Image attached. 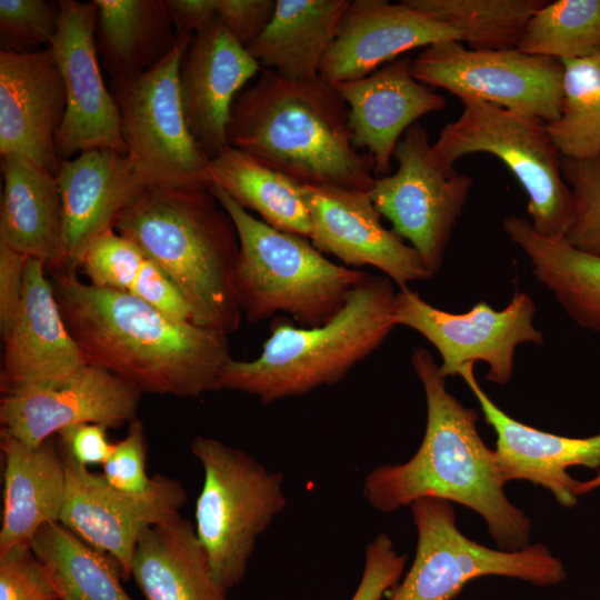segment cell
<instances>
[{
    "instance_id": "1",
    "label": "cell",
    "mask_w": 600,
    "mask_h": 600,
    "mask_svg": "<svg viewBox=\"0 0 600 600\" xmlns=\"http://www.w3.org/2000/svg\"><path fill=\"white\" fill-rule=\"evenodd\" d=\"M50 281L88 363L141 392L184 399L222 389L233 360L227 334L171 319L129 292L97 288L76 271H53Z\"/></svg>"
},
{
    "instance_id": "2",
    "label": "cell",
    "mask_w": 600,
    "mask_h": 600,
    "mask_svg": "<svg viewBox=\"0 0 600 600\" xmlns=\"http://www.w3.org/2000/svg\"><path fill=\"white\" fill-rule=\"evenodd\" d=\"M411 363L426 397L424 434L408 461L381 464L366 476V500L378 511L393 512L421 498L444 499L481 516L499 549L528 547L531 520L507 498L496 452L478 432L477 412L447 390L427 349L414 348Z\"/></svg>"
},
{
    "instance_id": "3",
    "label": "cell",
    "mask_w": 600,
    "mask_h": 600,
    "mask_svg": "<svg viewBox=\"0 0 600 600\" xmlns=\"http://www.w3.org/2000/svg\"><path fill=\"white\" fill-rule=\"evenodd\" d=\"M348 118L346 101L320 74L290 80L261 68L232 103L227 140L301 186L369 192L374 160L353 146Z\"/></svg>"
},
{
    "instance_id": "4",
    "label": "cell",
    "mask_w": 600,
    "mask_h": 600,
    "mask_svg": "<svg viewBox=\"0 0 600 600\" xmlns=\"http://www.w3.org/2000/svg\"><path fill=\"white\" fill-rule=\"evenodd\" d=\"M114 230L169 277L193 323L227 336L238 330L239 237L209 188L148 186L120 212Z\"/></svg>"
},
{
    "instance_id": "5",
    "label": "cell",
    "mask_w": 600,
    "mask_h": 600,
    "mask_svg": "<svg viewBox=\"0 0 600 600\" xmlns=\"http://www.w3.org/2000/svg\"><path fill=\"white\" fill-rule=\"evenodd\" d=\"M396 293L388 277L366 273L324 324L296 327L277 320L256 359H233L227 366L221 388L270 404L338 383L396 327Z\"/></svg>"
},
{
    "instance_id": "6",
    "label": "cell",
    "mask_w": 600,
    "mask_h": 600,
    "mask_svg": "<svg viewBox=\"0 0 600 600\" xmlns=\"http://www.w3.org/2000/svg\"><path fill=\"white\" fill-rule=\"evenodd\" d=\"M209 190L238 232L240 247L233 286L249 322H261L283 312L302 327H318L341 310L364 272L337 264L309 239L254 218L219 186L211 184Z\"/></svg>"
},
{
    "instance_id": "7",
    "label": "cell",
    "mask_w": 600,
    "mask_h": 600,
    "mask_svg": "<svg viewBox=\"0 0 600 600\" xmlns=\"http://www.w3.org/2000/svg\"><path fill=\"white\" fill-rule=\"evenodd\" d=\"M459 100L460 116L432 143L439 166L452 173L454 163L468 154L498 158L528 196L532 228L543 237L563 239L572 223L573 199L546 122L476 98Z\"/></svg>"
},
{
    "instance_id": "8",
    "label": "cell",
    "mask_w": 600,
    "mask_h": 600,
    "mask_svg": "<svg viewBox=\"0 0 600 600\" xmlns=\"http://www.w3.org/2000/svg\"><path fill=\"white\" fill-rule=\"evenodd\" d=\"M190 449L204 473L196 533L217 581L229 590L244 578L258 538L287 507L284 478L213 438L197 436Z\"/></svg>"
},
{
    "instance_id": "9",
    "label": "cell",
    "mask_w": 600,
    "mask_h": 600,
    "mask_svg": "<svg viewBox=\"0 0 600 600\" xmlns=\"http://www.w3.org/2000/svg\"><path fill=\"white\" fill-rule=\"evenodd\" d=\"M417 530L413 561L388 600H454L471 580L499 576L537 587L556 586L567 578L559 558L543 543L508 551L467 538L457 527L452 502L421 498L411 506Z\"/></svg>"
},
{
    "instance_id": "10",
    "label": "cell",
    "mask_w": 600,
    "mask_h": 600,
    "mask_svg": "<svg viewBox=\"0 0 600 600\" xmlns=\"http://www.w3.org/2000/svg\"><path fill=\"white\" fill-rule=\"evenodd\" d=\"M193 36L177 34L166 57L139 77L112 84L127 157L148 186L209 188L210 160L191 136L179 70Z\"/></svg>"
},
{
    "instance_id": "11",
    "label": "cell",
    "mask_w": 600,
    "mask_h": 600,
    "mask_svg": "<svg viewBox=\"0 0 600 600\" xmlns=\"http://www.w3.org/2000/svg\"><path fill=\"white\" fill-rule=\"evenodd\" d=\"M393 158L397 170L377 178L368 193L378 212L390 221L391 230L409 241L434 274L442 267L473 180L439 166L429 132L418 122L404 132Z\"/></svg>"
},
{
    "instance_id": "12",
    "label": "cell",
    "mask_w": 600,
    "mask_h": 600,
    "mask_svg": "<svg viewBox=\"0 0 600 600\" xmlns=\"http://www.w3.org/2000/svg\"><path fill=\"white\" fill-rule=\"evenodd\" d=\"M560 60L512 50H473L459 41L426 47L411 62L424 86L476 98L546 123L560 116Z\"/></svg>"
},
{
    "instance_id": "13",
    "label": "cell",
    "mask_w": 600,
    "mask_h": 600,
    "mask_svg": "<svg viewBox=\"0 0 600 600\" xmlns=\"http://www.w3.org/2000/svg\"><path fill=\"white\" fill-rule=\"evenodd\" d=\"M534 314L532 298L518 289L501 310L480 301L464 313H451L433 307L409 287L399 288L393 304L396 327L417 331L437 349L444 378L459 376L466 363L484 362L489 367L487 379L502 386L511 379L517 347L543 343L533 324Z\"/></svg>"
},
{
    "instance_id": "14",
    "label": "cell",
    "mask_w": 600,
    "mask_h": 600,
    "mask_svg": "<svg viewBox=\"0 0 600 600\" xmlns=\"http://www.w3.org/2000/svg\"><path fill=\"white\" fill-rule=\"evenodd\" d=\"M58 4V28L50 48L64 86L66 111L54 138L57 154L61 161L93 149L127 156L120 111L99 66L98 7L93 0H59Z\"/></svg>"
},
{
    "instance_id": "15",
    "label": "cell",
    "mask_w": 600,
    "mask_h": 600,
    "mask_svg": "<svg viewBox=\"0 0 600 600\" xmlns=\"http://www.w3.org/2000/svg\"><path fill=\"white\" fill-rule=\"evenodd\" d=\"M66 498L60 522L93 548L111 556L124 580L140 536L148 528L179 514L187 501L182 484L167 476L152 477L143 493H128L111 487L62 451Z\"/></svg>"
},
{
    "instance_id": "16",
    "label": "cell",
    "mask_w": 600,
    "mask_h": 600,
    "mask_svg": "<svg viewBox=\"0 0 600 600\" xmlns=\"http://www.w3.org/2000/svg\"><path fill=\"white\" fill-rule=\"evenodd\" d=\"M141 394L119 376L89 363L61 383L2 396L1 429L36 447L73 424L119 427L137 419Z\"/></svg>"
},
{
    "instance_id": "17",
    "label": "cell",
    "mask_w": 600,
    "mask_h": 600,
    "mask_svg": "<svg viewBox=\"0 0 600 600\" xmlns=\"http://www.w3.org/2000/svg\"><path fill=\"white\" fill-rule=\"evenodd\" d=\"M44 263L27 258L22 302L3 339L2 396L61 383L88 363L69 332Z\"/></svg>"
},
{
    "instance_id": "18",
    "label": "cell",
    "mask_w": 600,
    "mask_h": 600,
    "mask_svg": "<svg viewBox=\"0 0 600 600\" xmlns=\"http://www.w3.org/2000/svg\"><path fill=\"white\" fill-rule=\"evenodd\" d=\"M313 233L311 243L347 266H371L399 288L433 274L419 253L381 223L368 192L303 186Z\"/></svg>"
},
{
    "instance_id": "19",
    "label": "cell",
    "mask_w": 600,
    "mask_h": 600,
    "mask_svg": "<svg viewBox=\"0 0 600 600\" xmlns=\"http://www.w3.org/2000/svg\"><path fill=\"white\" fill-rule=\"evenodd\" d=\"M66 91L50 47L0 50V156L17 153L58 176L54 138Z\"/></svg>"
},
{
    "instance_id": "20",
    "label": "cell",
    "mask_w": 600,
    "mask_h": 600,
    "mask_svg": "<svg viewBox=\"0 0 600 600\" xmlns=\"http://www.w3.org/2000/svg\"><path fill=\"white\" fill-rule=\"evenodd\" d=\"M450 40L461 37L404 0H350L319 74L331 84L361 79L407 51Z\"/></svg>"
},
{
    "instance_id": "21",
    "label": "cell",
    "mask_w": 600,
    "mask_h": 600,
    "mask_svg": "<svg viewBox=\"0 0 600 600\" xmlns=\"http://www.w3.org/2000/svg\"><path fill=\"white\" fill-rule=\"evenodd\" d=\"M260 70L219 20L193 34L179 70V93L189 131L209 160L228 146L232 103Z\"/></svg>"
},
{
    "instance_id": "22",
    "label": "cell",
    "mask_w": 600,
    "mask_h": 600,
    "mask_svg": "<svg viewBox=\"0 0 600 600\" xmlns=\"http://www.w3.org/2000/svg\"><path fill=\"white\" fill-rule=\"evenodd\" d=\"M474 363H466L459 376L474 394L484 421L497 434L496 457L503 481H529L547 489L564 508L578 503L580 481L570 467H600V433L587 438L554 434L522 423L501 410L476 379Z\"/></svg>"
},
{
    "instance_id": "23",
    "label": "cell",
    "mask_w": 600,
    "mask_h": 600,
    "mask_svg": "<svg viewBox=\"0 0 600 600\" xmlns=\"http://www.w3.org/2000/svg\"><path fill=\"white\" fill-rule=\"evenodd\" d=\"M412 59L398 58L361 79L333 84L349 110L353 146L374 160V177L390 174L394 149L421 117L443 110L446 99L419 82Z\"/></svg>"
},
{
    "instance_id": "24",
    "label": "cell",
    "mask_w": 600,
    "mask_h": 600,
    "mask_svg": "<svg viewBox=\"0 0 600 600\" xmlns=\"http://www.w3.org/2000/svg\"><path fill=\"white\" fill-rule=\"evenodd\" d=\"M57 178L63 223L60 270L77 272L90 244L114 229L120 212L148 183L127 156L110 149L63 160Z\"/></svg>"
},
{
    "instance_id": "25",
    "label": "cell",
    "mask_w": 600,
    "mask_h": 600,
    "mask_svg": "<svg viewBox=\"0 0 600 600\" xmlns=\"http://www.w3.org/2000/svg\"><path fill=\"white\" fill-rule=\"evenodd\" d=\"M3 458V512L0 552L29 543L47 523L60 522L66 498V468L52 438L39 446L0 432Z\"/></svg>"
},
{
    "instance_id": "26",
    "label": "cell",
    "mask_w": 600,
    "mask_h": 600,
    "mask_svg": "<svg viewBox=\"0 0 600 600\" xmlns=\"http://www.w3.org/2000/svg\"><path fill=\"white\" fill-rule=\"evenodd\" d=\"M0 242L57 271L63 261L62 202L57 176L24 156H1Z\"/></svg>"
},
{
    "instance_id": "27",
    "label": "cell",
    "mask_w": 600,
    "mask_h": 600,
    "mask_svg": "<svg viewBox=\"0 0 600 600\" xmlns=\"http://www.w3.org/2000/svg\"><path fill=\"white\" fill-rule=\"evenodd\" d=\"M146 600H229L194 526L180 514L140 536L131 563Z\"/></svg>"
},
{
    "instance_id": "28",
    "label": "cell",
    "mask_w": 600,
    "mask_h": 600,
    "mask_svg": "<svg viewBox=\"0 0 600 600\" xmlns=\"http://www.w3.org/2000/svg\"><path fill=\"white\" fill-rule=\"evenodd\" d=\"M350 0H276L271 20L246 48L261 68L290 80L319 76Z\"/></svg>"
},
{
    "instance_id": "29",
    "label": "cell",
    "mask_w": 600,
    "mask_h": 600,
    "mask_svg": "<svg viewBox=\"0 0 600 600\" xmlns=\"http://www.w3.org/2000/svg\"><path fill=\"white\" fill-rule=\"evenodd\" d=\"M96 46L112 84L132 80L160 62L177 33L167 0H93Z\"/></svg>"
},
{
    "instance_id": "30",
    "label": "cell",
    "mask_w": 600,
    "mask_h": 600,
    "mask_svg": "<svg viewBox=\"0 0 600 600\" xmlns=\"http://www.w3.org/2000/svg\"><path fill=\"white\" fill-rule=\"evenodd\" d=\"M503 230L528 257L537 281L567 314L579 327L600 331V256L581 251L563 239L541 236L523 217H507Z\"/></svg>"
},
{
    "instance_id": "31",
    "label": "cell",
    "mask_w": 600,
    "mask_h": 600,
    "mask_svg": "<svg viewBox=\"0 0 600 600\" xmlns=\"http://www.w3.org/2000/svg\"><path fill=\"white\" fill-rule=\"evenodd\" d=\"M210 170L213 184L246 210L256 211L263 222L311 239L313 226L303 186L229 144L210 159Z\"/></svg>"
},
{
    "instance_id": "32",
    "label": "cell",
    "mask_w": 600,
    "mask_h": 600,
    "mask_svg": "<svg viewBox=\"0 0 600 600\" xmlns=\"http://www.w3.org/2000/svg\"><path fill=\"white\" fill-rule=\"evenodd\" d=\"M29 544L60 600H133L120 582L118 562L61 522L41 527Z\"/></svg>"
},
{
    "instance_id": "33",
    "label": "cell",
    "mask_w": 600,
    "mask_h": 600,
    "mask_svg": "<svg viewBox=\"0 0 600 600\" xmlns=\"http://www.w3.org/2000/svg\"><path fill=\"white\" fill-rule=\"evenodd\" d=\"M427 17L454 29L473 50L517 49L543 0H404Z\"/></svg>"
},
{
    "instance_id": "34",
    "label": "cell",
    "mask_w": 600,
    "mask_h": 600,
    "mask_svg": "<svg viewBox=\"0 0 600 600\" xmlns=\"http://www.w3.org/2000/svg\"><path fill=\"white\" fill-rule=\"evenodd\" d=\"M561 63L560 116L546 128L562 158L588 159L600 152V52Z\"/></svg>"
},
{
    "instance_id": "35",
    "label": "cell",
    "mask_w": 600,
    "mask_h": 600,
    "mask_svg": "<svg viewBox=\"0 0 600 600\" xmlns=\"http://www.w3.org/2000/svg\"><path fill=\"white\" fill-rule=\"evenodd\" d=\"M517 50L560 61L600 52V0L547 1L529 19Z\"/></svg>"
},
{
    "instance_id": "36",
    "label": "cell",
    "mask_w": 600,
    "mask_h": 600,
    "mask_svg": "<svg viewBox=\"0 0 600 600\" xmlns=\"http://www.w3.org/2000/svg\"><path fill=\"white\" fill-rule=\"evenodd\" d=\"M561 170L573 199V219L563 240L600 256V152L591 158H562Z\"/></svg>"
},
{
    "instance_id": "37",
    "label": "cell",
    "mask_w": 600,
    "mask_h": 600,
    "mask_svg": "<svg viewBox=\"0 0 600 600\" xmlns=\"http://www.w3.org/2000/svg\"><path fill=\"white\" fill-rule=\"evenodd\" d=\"M144 260L133 242L109 229L90 244L80 269L97 288L129 292Z\"/></svg>"
},
{
    "instance_id": "38",
    "label": "cell",
    "mask_w": 600,
    "mask_h": 600,
    "mask_svg": "<svg viewBox=\"0 0 600 600\" xmlns=\"http://www.w3.org/2000/svg\"><path fill=\"white\" fill-rule=\"evenodd\" d=\"M0 600H60L29 543L0 552Z\"/></svg>"
},
{
    "instance_id": "39",
    "label": "cell",
    "mask_w": 600,
    "mask_h": 600,
    "mask_svg": "<svg viewBox=\"0 0 600 600\" xmlns=\"http://www.w3.org/2000/svg\"><path fill=\"white\" fill-rule=\"evenodd\" d=\"M59 4L46 0H0L2 41L50 47L58 28Z\"/></svg>"
},
{
    "instance_id": "40",
    "label": "cell",
    "mask_w": 600,
    "mask_h": 600,
    "mask_svg": "<svg viewBox=\"0 0 600 600\" xmlns=\"http://www.w3.org/2000/svg\"><path fill=\"white\" fill-rule=\"evenodd\" d=\"M147 442L143 424L136 419L129 423L123 439L113 443L102 464L104 480L114 489L128 493H143L152 484L146 472Z\"/></svg>"
},
{
    "instance_id": "41",
    "label": "cell",
    "mask_w": 600,
    "mask_h": 600,
    "mask_svg": "<svg viewBox=\"0 0 600 600\" xmlns=\"http://www.w3.org/2000/svg\"><path fill=\"white\" fill-rule=\"evenodd\" d=\"M407 556L400 554L392 539L379 533L366 549L360 582L350 600H381L403 573Z\"/></svg>"
},
{
    "instance_id": "42",
    "label": "cell",
    "mask_w": 600,
    "mask_h": 600,
    "mask_svg": "<svg viewBox=\"0 0 600 600\" xmlns=\"http://www.w3.org/2000/svg\"><path fill=\"white\" fill-rule=\"evenodd\" d=\"M129 293L171 319L191 321L189 306L178 288L156 263L147 258Z\"/></svg>"
},
{
    "instance_id": "43",
    "label": "cell",
    "mask_w": 600,
    "mask_h": 600,
    "mask_svg": "<svg viewBox=\"0 0 600 600\" xmlns=\"http://www.w3.org/2000/svg\"><path fill=\"white\" fill-rule=\"evenodd\" d=\"M218 20L243 46L248 47L272 18L274 0H216Z\"/></svg>"
},
{
    "instance_id": "44",
    "label": "cell",
    "mask_w": 600,
    "mask_h": 600,
    "mask_svg": "<svg viewBox=\"0 0 600 600\" xmlns=\"http://www.w3.org/2000/svg\"><path fill=\"white\" fill-rule=\"evenodd\" d=\"M26 256L0 242V331H10L19 312L23 289Z\"/></svg>"
},
{
    "instance_id": "45",
    "label": "cell",
    "mask_w": 600,
    "mask_h": 600,
    "mask_svg": "<svg viewBox=\"0 0 600 600\" xmlns=\"http://www.w3.org/2000/svg\"><path fill=\"white\" fill-rule=\"evenodd\" d=\"M107 428L100 423H79L59 431L66 454L82 466L103 464L113 443L107 438Z\"/></svg>"
},
{
    "instance_id": "46",
    "label": "cell",
    "mask_w": 600,
    "mask_h": 600,
    "mask_svg": "<svg viewBox=\"0 0 600 600\" xmlns=\"http://www.w3.org/2000/svg\"><path fill=\"white\" fill-rule=\"evenodd\" d=\"M177 34L193 36L218 21L216 0H167Z\"/></svg>"
},
{
    "instance_id": "47",
    "label": "cell",
    "mask_w": 600,
    "mask_h": 600,
    "mask_svg": "<svg viewBox=\"0 0 600 600\" xmlns=\"http://www.w3.org/2000/svg\"><path fill=\"white\" fill-rule=\"evenodd\" d=\"M600 488V469L597 470V474L587 480V481H580L577 489L576 494L578 497L587 494L591 491H594L596 489Z\"/></svg>"
}]
</instances>
